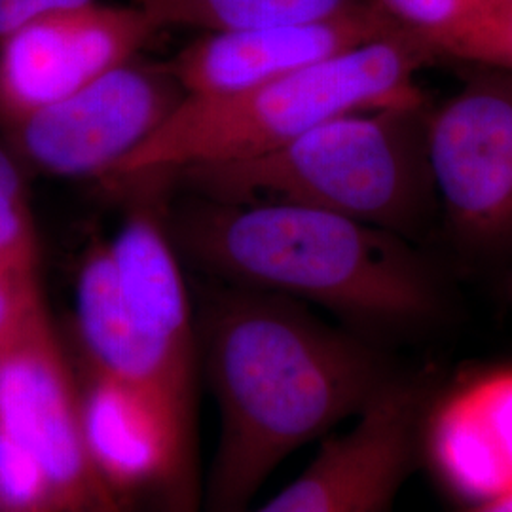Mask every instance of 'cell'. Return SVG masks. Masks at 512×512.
Returning a JSON list of instances; mask_svg holds the SVG:
<instances>
[{
  "label": "cell",
  "mask_w": 512,
  "mask_h": 512,
  "mask_svg": "<svg viewBox=\"0 0 512 512\" xmlns=\"http://www.w3.org/2000/svg\"><path fill=\"white\" fill-rule=\"evenodd\" d=\"M196 313L219 412L202 512H241L294 452L355 420L389 384L384 355L308 304L219 283Z\"/></svg>",
  "instance_id": "obj_1"
},
{
  "label": "cell",
  "mask_w": 512,
  "mask_h": 512,
  "mask_svg": "<svg viewBox=\"0 0 512 512\" xmlns=\"http://www.w3.org/2000/svg\"><path fill=\"white\" fill-rule=\"evenodd\" d=\"M164 222L183 262L215 281L313 304L359 329H420L444 310L437 275L404 238L357 220L192 194Z\"/></svg>",
  "instance_id": "obj_2"
},
{
  "label": "cell",
  "mask_w": 512,
  "mask_h": 512,
  "mask_svg": "<svg viewBox=\"0 0 512 512\" xmlns=\"http://www.w3.org/2000/svg\"><path fill=\"white\" fill-rule=\"evenodd\" d=\"M427 110L420 99L349 112L270 152L171 177L203 198L294 203L406 238L437 202L425 150Z\"/></svg>",
  "instance_id": "obj_3"
},
{
  "label": "cell",
  "mask_w": 512,
  "mask_h": 512,
  "mask_svg": "<svg viewBox=\"0 0 512 512\" xmlns=\"http://www.w3.org/2000/svg\"><path fill=\"white\" fill-rule=\"evenodd\" d=\"M433 59L420 38L395 31L247 92L186 97L164 128L107 181L171 177L251 158L349 112L420 101L416 76Z\"/></svg>",
  "instance_id": "obj_4"
},
{
  "label": "cell",
  "mask_w": 512,
  "mask_h": 512,
  "mask_svg": "<svg viewBox=\"0 0 512 512\" xmlns=\"http://www.w3.org/2000/svg\"><path fill=\"white\" fill-rule=\"evenodd\" d=\"M0 433L37 459L63 512L124 507L86 456L78 376L55 330L40 279L19 294L0 327Z\"/></svg>",
  "instance_id": "obj_5"
},
{
  "label": "cell",
  "mask_w": 512,
  "mask_h": 512,
  "mask_svg": "<svg viewBox=\"0 0 512 512\" xmlns=\"http://www.w3.org/2000/svg\"><path fill=\"white\" fill-rule=\"evenodd\" d=\"M186 97L169 63L137 55L57 103L0 122V141L25 173L107 181Z\"/></svg>",
  "instance_id": "obj_6"
},
{
  "label": "cell",
  "mask_w": 512,
  "mask_h": 512,
  "mask_svg": "<svg viewBox=\"0 0 512 512\" xmlns=\"http://www.w3.org/2000/svg\"><path fill=\"white\" fill-rule=\"evenodd\" d=\"M425 116V150L446 220L465 245L512 241V73L476 67Z\"/></svg>",
  "instance_id": "obj_7"
},
{
  "label": "cell",
  "mask_w": 512,
  "mask_h": 512,
  "mask_svg": "<svg viewBox=\"0 0 512 512\" xmlns=\"http://www.w3.org/2000/svg\"><path fill=\"white\" fill-rule=\"evenodd\" d=\"M107 241L152 391L194 448L198 325L164 213L145 203Z\"/></svg>",
  "instance_id": "obj_8"
},
{
  "label": "cell",
  "mask_w": 512,
  "mask_h": 512,
  "mask_svg": "<svg viewBox=\"0 0 512 512\" xmlns=\"http://www.w3.org/2000/svg\"><path fill=\"white\" fill-rule=\"evenodd\" d=\"M427 387L397 374L264 505L241 512H389L421 448Z\"/></svg>",
  "instance_id": "obj_9"
},
{
  "label": "cell",
  "mask_w": 512,
  "mask_h": 512,
  "mask_svg": "<svg viewBox=\"0 0 512 512\" xmlns=\"http://www.w3.org/2000/svg\"><path fill=\"white\" fill-rule=\"evenodd\" d=\"M158 33L135 6L99 0L21 25L0 38V122L82 90Z\"/></svg>",
  "instance_id": "obj_10"
},
{
  "label": "cell",
  "mask_w": 512,
  "mask_h": 512,
  "mask_svg": "<svg viewBox=\"0 0 512 512\" xmlns=\"http://www.w3.org/2000/svg\"><path fill=\"white\" fill-rule=\"evenodd\" d=\"M78 403L86 456L101 484L124 497L156 492L169 512H198L196 452L147 391L80 368Z\"/></svg>",
  "instance_id": "obj_11"
},
{
  "label": "cell",
  "mask_w": 512,
  "mask_h": 512,
  "mask_svg": "<svg viewBox=\"0 0 512 512\" xmlns=\"http://www.w3.org/2000/svg\"><path fill=\"white\" fill-rule=\"evenodd\" d=\"M404 31L374 0L329 18L205 33L169 61L188 97L247 92L368 40Z\"/></svg>",
  "instance_id": "obj_12"
},
{
  "label": "cell",
  "mask_w": 512,
  "mask_h": 512,
  "mask_svg": "<svg viewBox=\"0 0 512 512\" xmlns=\"http://www.w3.org/2000/svg\"><path fill=\"white\" fill-rule=\"evenodd\" d=\"M421 440L442 478L475 503L512 488V368L484 372L427 408Z\"/></svg>",
  "instance_id": "obj_13"
},
{
  "label": "cell",
  "mask_w": 512,
  "mask_h": 512,
  "mask_svg": "<svg viewBox=\"0 0 512 512\" xmlns=\"http://www.w3.org/2000/svg\"><path fill=\"white\" fill-rule=\"evenodd\" d=\"M359 0H131L158 29L219 33L258 25L329 18Z\"/></svg>",
  "instance_id": "obj_14"
},
{
  "label": "cell",
  "mask_w": 512,
  "mask_h": 512,
  "mask_svg": "<svg viewBox=\"0 0 512 512\" xmlns=\"http://www.w3.org/2000/svg\"><path fill=\"white\" fill-rule=\"evenodd\" d=\"M0 262L38 272V234L25 169L0 141Z\"/></svg>",
  "instance_id": "obj_15"
},
{
  "label": "cell",
  "mask_w": 512,
  "mask_h": 512,
  "mask_svg": "<svg viewBox=\"0 0 512 512\" xmlns=\"http://www.w3.org/2000/svg\"><path fill=\"white\" fill-rule=\"evenodd\" d=\"M439 57L512 73V0H484L439 48Z\"/></svg>",
  "instance_id": "obj_16"
},
{
  "label": "cell",
  "mask_w": 512,
  "mask_h": 512,
  "mask_svg": "<svg viewBox=\"0 0 512 512\" xmlns=\"http://www.w3.org/2000/svg\"><path fill=\"white\" fill-rule=\"evenodd\" d=\"M389 18L420 38L439 59V48L484 0H374Z\"/></svg>",
  "instance_id": "obj_17"
},
{
  "label": "cell",
  "mask_w": 512,
  "mask_h": 512,
  "mask_svg": "<svg viewBox=\"0 0 512 512\" xmlns=\"http://www.w3.org/2000/svg\"><path fill=\"white\" fill-rule=\"evenodd\" d=\"M97 0H0V38L48 14L73 10Z\"/></svg>",
  "instance_id": "obj_18"
},
{
  "label": "cell",
  "mask_w": 512,
  "mask_h": 512,
  "mask_svg": "<svg viewBox=\"0 0 512 512\" xmlns=\"http://www.w3.org/2000/svg\"><path fill=\"white\" fill-rule=\"evenodd\" d=\"M35 281H38V272H21L0 262V327L16 306L19 294Z\"/></svg>",
  "instance_id": "obj_19"
},
{
  "label": "cell",
  "mask_w": 512,
  "mask_h": 512,
  "mask_svg": "<svg viewBox=\"0 0 512 512\" xmlns=\"http://www.w3.org/2000/svg\"><path fill=\"white\" fill-rule=\"evenodd\" d=\"M465 512H512V488L494 495L486 501L475 503L473 507H469Z\"/></svg>",
  "instance_id": "obj_20"
},
{
  "label": "cell",
  "mask_w": 512,
  "mask_h": 512,
  "mask_svg": "<svg viewBox=\"0 0 512 512\" xmlns=\"http://www.w3.org/2000/svg\"><path fill=\"white\" fill-rule=\"evenodd\" d=\"M110 512H126L124 511V507H116V509H112Z\"/></svg>",
  "instance_id": "obj_21"
},
{
  "label": "cell",
  "mask_w": 512,
  "mask_h": 512,
  "mask_svg": "<svg viewBox=\"0 0 512 512\" xmlns=\"http://www.w3.org/2000/svg\"><path fill=\"white\" fill-rule=\"evenodd\" d=\"M509 293H511V298H512V274H511V279H509Z\"/></svg>",
  "instance_id": "obj_22"
}]
</instances>
